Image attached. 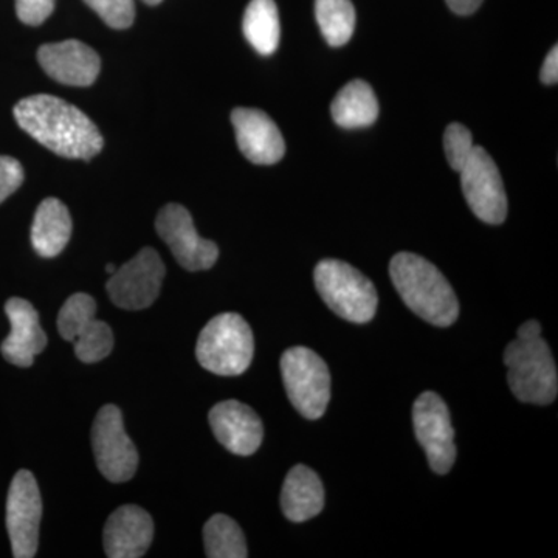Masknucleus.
<instances>
[{"label":"nucleus","mask_w":558,"mask_h":558,"mask_svg":"<svg viewBox=\"0 0 558 558\" xmlns=\"http://www.w3.org/2000/svg\"><path fill=\"white\" fill-rule=\"evenodd\" d=\"M14 119L22 131L65 159L90 160L105 146L94 121L53 95L24 98L14 106Z\"/></svg>","instance_id":"obj_1"},{"label":"nucleus","mask_w":558,"mask_h":558,"mask_svg":"<svg viewBox=\"0 0 558 558\" xmlns=\"http://www.w3.org/2000/svg\"><path fill=\"white\" fill-rule=\"evenodd\" d=\"M389 277L400 299L417 317L439 328L457 322V295L435 264L414 253H398L389 263Z\"/></svg>","instance_id":"obj_2"},{"label":"nucleus","mask_w":558,"mask_h":558,"mask_svg":"<svg viewBox=\"0 0 558 558\" xmlns=\"http://www.w3.org/2000/svg\"><path fill=\"white\" fill-rule=\"evenodd\" d=\"M315 288L326 306L351 323H368L379 304L369 278L351 264L339 259L319 260L314 271Z\"/></svg>","instance_id":"obj_3"},{"label":"nucleus","mask_w":558,"mask_h":558,"mask_svg":"<svg viewBox=\"0 0 558 558\" xmlns=\"http://www.w3.org/2000/svg\"><path fill=\"white\" fill-rule=\"evenodd\" d=\"M255 341L248 323L238 314L209 319L197 340L196 357L202 368L216 376H241L248 369Z\"/></svg>","instance_id":"obj_4"},{"label":"nucleus","mask_w":558,"mask_h":558,"mask_svg":"<svg viewBox=\"0 0 558 558\" xmlns=\"http://www.w3.org/2000/svg\"><path fill=\"white\" fill-rule=\"evenodd\" d=\"M505 363L510 391L521 402L549 405L557 399V366L545 340H513L506 348Z\"/></svg>","instance_id":"obj_5"},{"label":"nucleus","mask_w":558,"mask_h":558,"mask_svg":"<svg viewBox=\"0 0 558 558\" xmlns=\"http://www.w3.org/2000/svg\"><path fill=\"white\" fill-rule=\"evenodd\" d=\"M281 374L289 400L301 416L319 418L330 400V373L325 360L310 348H290L281 357Z\"/></svg>","instance_id":"obj_6"},{"label":"nucleus","mask_w":558,"mask_h":558,"mask_svg":"<svg viewBox=\"0 0 558 558\" xmlns=\"http://www.w3.org/2000/svg\"><path fill=\"white\" fill-rule=\"evenodd\" d=\"M95 315L97 303L87 293L70 296L58 315L60 336L73 343L75 355L83 363L101 362L113 349L112 329Z\"/></svg>","instance_id":"obj_7"},{"label":"nucleus","mask_w":558,"mask_h":558,"mask_svg":"<svg viewBox=\"0 0 558 558\" xmlns=\"http://www.w3.org/2000/svg\"><path fill=\"white\" fill-rule=\"evenodd\" d=\"M92 447L101 475L110 483H126L138 468V451L124 432L123 414L116 405L98 411L92 427Z\"/></svg>","instance_id":"obj_8"},{"label":"nucleus","mask_w":558,"mask_h":558,"mask_svg":"<svg viewBox=\"0 0 558 558\" xmlns=\"http://www.w3.org/2000/svg\"><path fill=\"white\" fill-rule=\"evenodd\" d=\"M461 172L462 194L470 209L483 222L499 226L508 218V196L497 163L481 146L472 154Z\"/></svg>","instance_id":"obj_9"},{"label":"nucleus","mask_w":558,"mask_h":558,"mask_svg":"<svg viewBox=\"0 0 558 558\" xmlns=\"http://www.w3.org/2000/svg\"><path fill=\"white\" fill-rule=\"evenodd\" d=\"M165 275L167 269L159 253L145 247L113 271L106 289L116 306L126 311H142L159 299Z\"/></svg>","instance_id":"obj_10"},{"label":"nucleus","mask_w":558,"mask_h":558,"mask_svg":"<svg viewBox=\"0 0 558 558\" xmlns=\"http://www.w3.org/2000/svg\"><path fill=\"white\" fill-rule=\"evenodd\" d=\"M413 425L433 472L449 473L457 461L454 429L449 407L436 392L425 391L418 396L413 405Z\"/></svg>","instance_id":"obj_11"},{"label":"nucleus","mask_w":558,"mask_h":558,"mask_svg":"<svg viewBox=\"0 0 558 558\" xmlns=\"http://www.w3.org/2000/svg\"><path fill=\"white\" fill-rule=\"evenodd\" d=\"M43 498L35 475L20 470L11 481L7 498V531L13 557L32 558L38 553Z\"/></svg>","instance_id":"obj_12"},{"label":"nucleus","mask_w":558,"mask_h":558,"mask_svg":"<svg viewBox=\"0 0 558 558\" xmlns=\"http://www.w3.org/2000/svg\"><path fill=\"white\" fill-rule=\"evenodd\" d=\"M156 230L185 270L211 269L219 258L218 245L199 236L189 209L182 205L168 204L161 208Z\"/></svg>","instance_id":"obj_13"},{"label":"nucleus","mask_w":558,"mask_h":558,"mask_svg":"<svg viewBox=\"0 0 558 558\" xmlns=\"http://www.w3.org/2000/svg\"><path fill=\"white\" fill-rule=\"evenodd\" d=\"M38 61L51 80L64 86L89 87L101 70L97 51L76 39L46 44L38 50Z\"/></svg>","instance_id":"obj_14"},{"label":"nucleus","mask_w":558,"mask_h":558,"mask_svg":"<svg viewBox=\"0 0 558 558\" xmlns=\"http://www.w3.org/2000/svg\"><path fill=\"white\" fill-rule=\"evenodd\" d=\"M208 418L216 439L230 453L250 457L263 444V422L245 403L238 400L220 402L209 411Z\"/></svg>","instance_id":"obj_15"},{"label":"nucleus","mask_w":558,"mask_h":558,"mask_svg":"<svg viewBox=\"0 0 558 558\" xmlns=\"http://www.w3.org/2000/svg\"><path fill=\"white\" fill-rule=\"evenodd\" d=\"M241 153L252 163L275 165L284 157L286 143L281 131L266 112L259 109L238 108L231 112Z\"/></svg>","instance_id":"obj_16"},{"label":"nucleus","mask_w":558,"mask_h":558,"mask_svg":"<svg viewBox=\"0 0 558 558\" xmlns=\"http://www.w3.org/2000/svg\"><path fill=\"white\" fill-rule=\"evenodd\" d=\"M5 314L10 319V336L2 341L3 357L21 368H28L36 355L47 347V336L39 325L38 311L31 301L10 299L5 304Z\"/></svg>","instance_id":"obj_17"},{"label":"nucleus","mask_w":558,"mask_h":558,"mask_svg":"<svg viewBox=\"0 0 558 558\" xmlns=\"http://www.w3.org/2000/svg\"><path fill=\"white\" fill-rule=\"evenodd\" d=\"M154 538V521L140 506H121L106 523L102 542L110 558H138L146 554Z\"/></svg>","instance_id":"obj_18"},{"label":"nucleus","mask_w":558,"mask_h":558,"mask_svg":"<svg viewBox=\"0 0 558 558\" xmlns=\"http://www.w3.org/2000/svg\"><path fill=\"white\" fill-rule=\"evenodd\" d=\"M281 508L286 519L304 523L325 508V487L314 470L295 465L282 484Z\"/></svg>","instance_id":"obj_19"},{"label":"nucleus","mask_w":558,"mask_h":558,"mask_svg":"<svg viewBox=\"0 0 558 558\" xmlns=\"http://www.w3.org/2000/svg\"><path fill=\"white\" fill-rule=\"evenodd\" d=\"M72 236V218L61 201L40 202L32 226V244L43 258H54L68 247Z\"/></svg>","instance_id":"obj_20"},{"label":"nucleus","mask_w":558,"mask_h":558,"mask_svg":"<svg viewBox=\"0 0 558 558\" xmlns=\"http://www.w3.org/2000/svg\"><path fill=\"white\" fill-rule=\"evenodd\" d=\"M379 101L366 81L354 80L340 89L330 105L332 119L344 130H359L376 123Z\"/></svg>","instance_id":"obj_21"},{"label":"nucleus","mask_w":558,"mask_h":558,"mask_svg":"<svg viewBox=\"0 0 558 558\" xmlns=\"http://www.w3.org/2000/svg\"><path fill=\"white\" fill-rule=\"evenodd\" d=\"M242 32L250 46L259 54H274L281 38V25L275 0H252L244 13Z\"/></svg>","instance_id":"obj_22"},{"label":"nucleus","mask_w":558,"mask_h":558,"mask_svg":"<svg viewBox=\"0 0 558 558\" xmlns=\"http://www.w3.org/2000/svg\"><path fill=\"white\" fill-rule=\"evenodd\" d=\"M205 553L209 558H245L247 543L240 524L230 517L213 515L204 527Z\"/></svg>","instance_id":"obj_23"},{"label":"nucleus","mask_w":558,"mask_h":558,"mask_svg":"<svg viewBox=\"0 0 558 558\" xmlns=\"http://www.w3.org/2000/svg\"><path fill=\"white\" fill-rule=\"evenodd\" d=\"M315 17L326 43L341 47L355 31V9L351 0H315Z\"/></svg>","instance_id":"obj_24"},{"label":"nucleus","mask_w":558,"mask_h":558,"mask_svg":"<svg viewBox=\"0 0 558 558\" xmlns=\"http://www.w3.org/2000/svg\"><path fill=\"white\" fill-rule=\"evenodd\" d=\"M472 132L461 123H451L444 134V149L451 170L461 171L473 150Z\"/></svg>","instance_id":"obj_25"},{"label":"nucleus","mask_w":558,"mask_h":558,"mask_svg":"<svg viewBox=\"0 0 558 558\" xmlns=\"http://www.w3.org/2000/svg\"><path fill=\"white\" fill-rule=\"evenodd\" d=\"M110 28L124 31L134 24V0H84Z\"/></svg>","instance_id":"obj_26"},{"label":"nucleus","mask_w":558,"mask_h":558,"mask_svg":"<svg viewBox=\"0 0 558 558\" xmlns=\"http://www.w3.org/2000/svg\"><path fill=\"white\" fill-rule=\"evenodd\" d=\"M24 179L25 172L20 161L13 157L0 156V204L20 189Z\"/></svg>","instance_id":"obj_27"},{"label":"nucleus","mask_w":558,"mask_h":558,"mask_svg":"<svg viewBox=\"0 0 558 558\" xmlns=\"http://www.w3.org/2000/svg\"><path fill=\"white\" fill-rule=\"evenodd\" d=\"M53 10L54 0H16L17 17L32 27H38L49 20Z\"/></svg>","instance_id":"obj_28"},{"label":"nucleus","mask_w":558,"mask_h":558,"mask_svg":"<svg viewBox=\"0 0 558 558\" xmlns=\"http://www.w3.org/2000/svg\"><path fill=\"white\" fill-rule=\"evenodd\" d=\"M539 80L543 84H557L558 81V47L554 46L549 51L545 62H543L542 72H539Z\"/></svg>","instance_id":"obj_29"},{"label":"nucleus","mask_w":558,"mask_h":558,"mask_svg":"<svg viewBox=\"0 0 558 558\" xmlns=\"http://www.w3.org/2000/svg\"><path fill=\"white\" fill-rule=\"evenodd\" d=\"M449 9L459 16H469L480 9L484 0H446Z\"/></svg>","instance_id":"obj_30"},{"label":"nucleus","mask_w":558,"mask_h":558,"mask_svg":"<svg viewBox=\"0 0 558 558\" xmlns=\"http://www.w3.org/2000/svg\"><path fill=\"white\" fill-rule=\"evenodd\" d=\"M539 333H542V325H539L538 322H535V319H529V322L520 326L519 337H517V339H537V337H539Z\"/></svg>","instance_id":"obj_31"},{"label":"nucleus","mask_w":558,"mask_h":558,"mask_svg":"<svg viewBox=\"0 0 558 558\" xmlns=\"http://www.w3.org/2000/svg\"><path fill=\"white\" fill-rule=\"evenodd\" d=\"M143 2L146 3V5H159V3L161 2V0H143Z\"/></svg>","instance_id":"obj_32"},{"label":"nucleus","mask_w":558,"mask_h":558,"mask_svg":"<svg viewBox=\"0 0 558 558\" xmlns=\"http://www.w3.org/2000/svg\"><path fill=\"white\" fill-rule=\"evenodd\" d=\"M116 266H113V264H108V266H106V271H108V274L112 275L113 271H116Z\"/></svg>","instance_id":"obj_33"}]
</instances>
